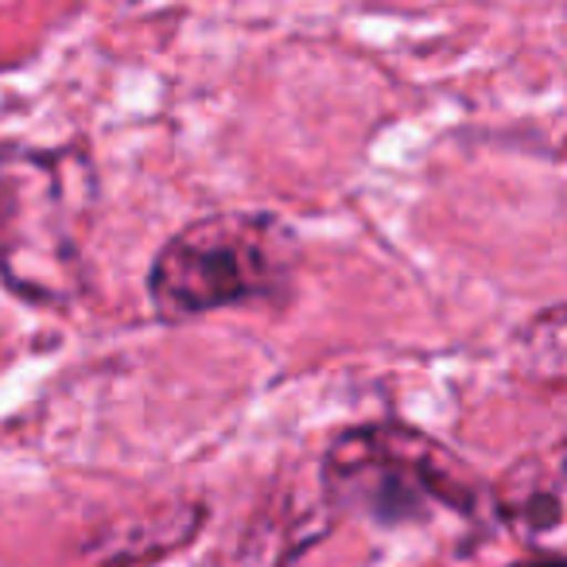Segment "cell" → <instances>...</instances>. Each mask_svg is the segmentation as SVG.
<instances>
[{"label":"cell","instance_id":"1","mask_svg":"<svg viewBox=\"0 0 567 567\" xmlns=\"http://www.w3.org/2000/svg\"><path fill=\"white\" fill-rule=\"evenodd\" d=\"M97 172L74 144H0V284L35 308H71L86 292V237Z\"/></svg>","mask_w":567,"mask_h":567},{"label":"cell","instance_id":"4","mask_svg":"<svg viewBox=\"0 0 567 567\" xmlns=\"http://www.w3.org/2000/svg\"><path fill=\"white\" fill-rule=\"evenodd\" d=\"M334 520L339 517L327 505L323 486H316V494H300L292 486L272 497L260 517H252L241 544V567H288L303 548L331 533Z\"/></svg>","mask_w":567,"mask_h":567},{"label":"cell","instance_id":"3","mask_svg":"<svg viewBox=\"0 0 567 567\" xmlns=\"http://www.w3.org/2000/svg\"><path fill=\"white\" fill-rule=\"evenodd\" d=\"M300 265V241L276 214H210L167 237L148 268L159 319L187 323L221 308L276 300Z\"/></svg>","mask_w":567,"mask_h":567},{"label":"cell","instance_id":"2","mask_svg":"<svg viewBox=\"0 0 567 567\" xmlns=\"http://www.w3.org/2000/svg\"><path fill=\"white\" fill-rule=\"evenodd\" d=\"M319 486L334 517L350 513L381 528L420 525L432 513L474 517L486 497L463 458L393 420L342 432L327 447Z\"/></svg>","mask_w":567,"mask_h":567},{"label":"cell","instance_id":"5","mask_svg":"<svg viewBox=\"0 0 567 567\" xmlns=\"http://www.w3.org/2000/svg\"><path fill=\"white\" fill-rule=\"evenodd\" d=\"M497 509L520 536H556L564 520V489L559 471L544 466L540 458H525L497 486Z\"/></svg>","mask_w":567,"mask_h":567},{"label":"cell","instance_id":"6","mask_svg":"<svg viewBox=\"0 0 567 567\" xmlns=\"http://www.w3.org/2000/svg\"><path fill=\"white\" fill-rule=\"evenodd\" d=\"M513 567H567V564L556 556V551H536V556L517 559V564H513Z\"/></svg>","mask_w":567,"mask_h":567}]
</instances>
